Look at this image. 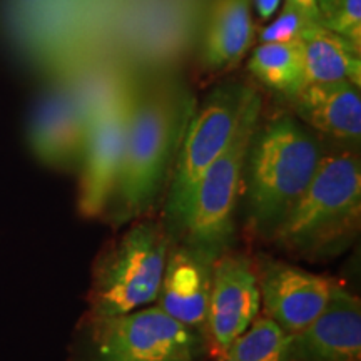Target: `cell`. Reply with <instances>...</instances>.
<instances>
[{"label":"cell","mask_w":361,"mask_h":361,"mask_svg":"<svg viewBox=\"0 0 361 361\" xmlns=\"http://www.w3.org/2000/svg\"><path fill=\"white\" fill-rule=\"evenodd\" d=\"M293 335L266 314H258L218 361H293Z\"/></svg>","instance_id":"cell-18"},{"label":"cell","mask_w":361,"mask_h":361,"mask_svg":"<svg viewBox=\"0 0 361 361\" xmlns=\"http://www.w3.org/2000/svg\"><path fill=\"white\" fill-rule=\"evenodd\" d=\"M255 40L251 0H213L204 27L201 59L209 71L231 69Z\"/></svg>","instance_id":"cell-15"},{"label":"cell","mask_w":361,"mask_h":361,"mask_svg":"<svg viewBox=\"0 0 361 361\" xmlns=\"http://www.w3.org/2000/svg\"><path fill=\"white\" fill-rule=\"evenodd\" d=\"M360 298L340 283L324 310L305 329L293 335V361H360Z\"/></svg>","instance_id":"cell-12"},{"label":"cell","mask_w":361,"mask_h":361,"mask_svg":"<svg viewBox=\"0 0 361 361\" xmlns=\"http://www.w3.org/2000/svg\"><path fill=\"white\" fill-rule=\"evenodd\" d=\"M322 147L290 116H279L256 128L247 149L241 191L246 223L271 236L308 188L318 169Z\"/></svg>","instance_id":"cell-2"},{"label":"cell","mask_w":361,"mask_h":361,"mask_svg":"<svg viewBox=\"0 0 361 361\" xmlns=\"http://www.w3.org/2000/svg\"><path fill=\"white\" fill-rule=\"evenodd\" d=\"M183 101L168 87H135L126 137L123 166L114 194L119 219L146 213L164 186L179 134H183Z\"/></svg>","instance_id":"cell-3"},{"label":"cell","mask_w":361,"mask_h":361,"mask_svg":"<svg viewBox=\"0 0 361 361\" xmlns=\"http://www.w3.org/2000/svg\"><path fill=\"white\" fill-rule=\"evenodd\" d=\"M223 252L183 241L171 246L156 300L166 314L200 333L204 341L214 264Z\"/></svg>","instance_id":"cell-10"},{"label":"cell","mask_w":361,"mask_h":361,"mask_svg":"<svg viewBox=\"0 0 361 361\" xmlns=\"http://www.w3.org/2000/svg\"><path fill=\"white\" fill-rule=\"evenodd\" d=\"M296 114L311 128L350 146L361 137L360 87L350 80L306 84L295 97Z\"/></svg>","instance_id":"cell-14"},{"label":"cell","mask_w":361,"mask_h":361,"mask_svg":"<svg viewBox=\"0 0 361 361\" xmlns=\"http://www.w3.org/2000/svg\"><path fill=\"white\" fill-rule=\"evenodd\" d=\"M92 323V361H196L206 350L200 333L159 306L139 308Z\"/></svg>","instance_id":"cell-7"},{"label":"cell","mask_w":361,"mask_h":361,"mask_svg":"<svg viewBox=\"0 0 361 361\" xmlns=\"http://www.w3.org/2000/svg\"><path fill=\"white\" fill-rule=\"evenodd\" d=\"M305 61V80H350L361 85V51L323 24H310L300 35ZM305 84V85H306Z\"/></svg>","instance_id":"cell-16"},{"label":"cell","mask_w":361,"mask_h":361,"mask_svg":"<svg viewBox=\"0 0 361 361\" xmlns=\"http://www.w3.org/2000/svg\"><path fill=\"white\" fill-rule=\"evenodd\" d=\"M261 311L258 269L243 255L219 256L214 264L206 348L216 360L245 333Z\"/></svg>","instance_id":"cell-9"},{"label":"cell","mask_w":361,"mask_h":361,"mask_svg":"<svg viewBox=\"0 0 361 361\" xmlns=\"http://www.w3.org/2000/svg\"><path fill=\"white\" fill-rule=\"evenodd\" d=\"M87 137V126L69 87L54 89L35 107L29 141L34 154L54 168L80 164Z\"/></svg>","instance_id":"cell-13"},{"label":"cell","mask_w":361,"mask_h":361,"mask_svg":"<svg viewBox=\"0 0 361 361\" xmlns=\"http://www.w3.org/2000/svg\"><path fill=\"white\" fill-rule=\"evenodd\" d=\"M256 90L241 82H224L207 94L183 130L173 180L166 197L168 231L176 233L191 204L194 189L231 142Z\"/></svg>","instance_id":"cell-5"},{"label":"cell","mask_w":361,"mask_h":361,"mask_svg":"<svg viewBox=\"0 0 361 361\" xmlns=\"http://www.w3.org/2000/svg\"><path fill=\"white\" fill-rule=\"evenodd\" d=\"M323 25L361 51V0H341Z\"/></svg>","instance_id":"cell-19"},{"label":"cell","mask_w":361,"mask_h":361,"mask_svg":"<svg viewBox=\"0 0 361 361\" xmlns=\"http://www.w3.org/2000/svg\"><path fill=\"white\" fill-rule=\"evenodd\" d=\"M310 24H316L306 19L303 13L284 4L276 19L266 25L259 32L261 42H290L300 39V35Z\"/></svg>","instance_id":"cell-20"},{"label":"cell","mask_w":361,"mask_h":361,"mask_svg":"<svg viewBox=\"0 0 361 361\" xmlns=\"http://www.w3.org/2000/svg\"><path fill=\"white\" fill-rule=\"evenodd\" d=\"M135 87L137 85L129 79L119 94L102 107L87 126L79 188V211L84 218H96L104 213L114 196L123 166Z\"/></svg>","instance_id":"cell-8"},{"label":"cell","mask_w":361,"mask_h":361,"mask_svg":"<svg viewBox=\"0 0 361 361\" xmlns=\"http://www.w3.org/2000/svg\"><path fill=\"white\" fill-rule=\"evenodd\" d=\"M336 283L300 266L268 261L258 271L263 314L296 335L324 310Z\"/></svg>","instance_id":"cell-11"},{"label":"cell","mask_w":361,"mask_h":361,"mask_svg":"<svg viewBox=\"0 0 361 361\" xmlns=\"http://www.w3.org/2000/svg\"><path fill=\"white\" fill-rule=\"evenodd\" d=\"M247 69L261 84L288 99L295 97L306 84L300 39L258 45L251 54Z\"/></svg>","instance_id":"cell-17"},{"label":"cell","mask_w":361,"mask_h":361,"mask_svg":"<svg viewBox=\"0 0 361 361\" xmlns=\"http://www.w3.org/2000/svg\"><path fill=\"white\" fill-rule=\"evenodd\" d=\"M361 221V164L353 151L322 154L308 188L269 238L308 259L329 258L353 241Z\"/></svg>","instance_id":"cell-1"},{"label":"cell","mask_w":361,"mask_h":361,"mask_svg":"<svg viewBox=\"0 0 361 361\" xmlns=\"http://www.w3.org/2000/svg\"><path fill=\"white\" fill-rule=\"evenodd\" d=\"M284 4L295 8L300 13H303L306 19L316 24H323L322 12H319L318 2L316 0H284Z\"/></svg>","instance_id":"cell-21"},{"label":"cell","mask_w":361,"mask_h":361,"mask_svg":"<svg viewBox=\"0 0 361 361\" xmlns=\"http://www.w3.org/2000/svg\"><path fill=\"white\" fill-rule=\"evenodd\" d=\"M173 246L159 223H137L99 259L89 293L90 322L154 303Z\"/></svg>","instance_id":"cell-4"},{"label":"cell","mask_w":361,"mask_h":361,"mask_svg":"<svg viewBox=\"0 0 361 361\" xmlns=\"http://www.w3.org/2000/svg\"><path fill=\"white\" fill-rule=\"evenodd\" d=\"M259 114L261 97L256 92L231 142L206 169L194 189L188 213L176 231L183 243L218 251H226L231 245L243 171L251 137L259 124Z\"/></svg>","instance_id":"cell-6"},{"label":"cell","mask_w":361,"mask_h":361,"mask_svg":"<svg viewBox=\"0 0 361 361\" xmlns=\"http://www.w3.org/2000/svg\"><path fill=\"white\" fill-rule=\"evenodd\" d=\"M316 2H318L319 12H322V17L324 20V19H328L333 12H335V8L340 6L341 0H316Z\"/></svg>","instance_id":"cell-23"},{"label":"cell","mask_w":361,"mask_h":361,"mask_svg":"<svg viewBox=\"0 0 361 361\" xmlns=\"http://www.w3.org/2000/svg\"><path fill=\"white\" fill-rule=\"evenodd\" d=\"M279 2H281V0H255L256 12H258L261 19H271V17L276 13Z\"/></svg>","instance_id":"cell-22"}]
</instances>
